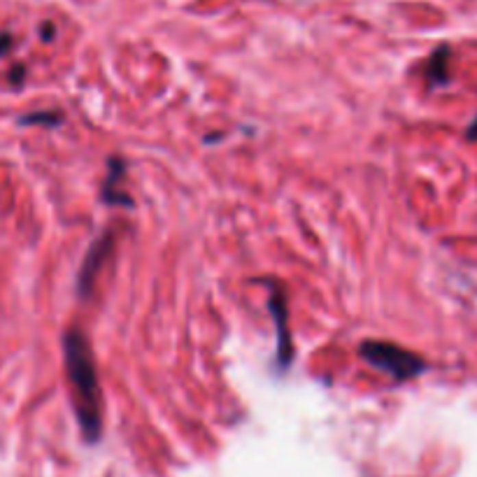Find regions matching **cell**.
Here are the masks:
<instances>
[{
    "label": "cell",
    "mask_w": 477,
    "mask_h": 477,
    "mask_svg": "<svg viewBox=\"0 0 477 477\" xmlns=\"http://www.w3.org/2000/svg\"><path fill=\"white\" fill-rule=\"evenodd\" d=\"M63 358L73 387V405L80 428L89 443H96L103 431V396L91 345L80 328H68V333L63 335Z\"/></svg>",
    "instance_id": "obj_1"
},
{
    "label": "cell",
    "mask_w": 477,
    "mask_h": 477,
    "mask_svg": "<svg viewBox=\"0 0 477 477\" xmlns=\"http://www.w3.org/2000/svg\"><path fill=\"white\" fill-rule=\"evenodd\" d=\"M358 354H361L366 363L382 370V373L391 375L396 382L417 378L426 368L421 356L412 354V352L403 350V347L393 343H382V340H366V343H361Z\"/></svg>",
    "instance_id": "obj_2"
},
{
    "label": "cell",
    "mask_w": 477,
    "mask_h": 477,
    "mask_svg": "<svg viewBox=\"0 0 477 477\" xmlns=\"http://www.w3.org/2000/svg\"><path fill=\"white\" fill-rule=\"evenodd\" d=\"M110 247H112L110 235H103V238L96 240V243L91 245L89 254H86L84 263H82V268H80V278H77V293H80V296H86V291L91 289L100 266H103L105 258L110 256Z\"/></svg>",
    "instance_id": "obj_3"
},
{
    "label": "cell",
    "mask_w": 477,
    "mask_h": 477,
    "mask_svg": "<svg viewBox=\"0 0 477 477\" xmlns=\"http://www.w3.org/2000/svg\"><path fill=\"white\" fill-rule=\"evenodd\" d=\"M270 310H273L275 323H280V361L282 368L289 366L291 361V350H289V333H286V308H284V296L282 291L273 286V296H270Z\"/></svg>",
    "instance_id": "obj_4"
},
{
    "label": "cell",
    "mask_w": 477,
    "mask_h": 477,
    "mask_svg": "<svg viewBox=\"0 0 477 477\" xmlns=\"http://www.w3.org/2000/svg\"><path fill=\"white\" fill-rule=\"evenodd\" d=\"M450 58H452V49L447 45H440L431 54V58H428L426 80L431 86H443L450 82Z\"/></svg>",
    "instance_id": "obj_5"
},
{
    "label": "cell",
    "mask_w": 477,
    "mask_h": 477,
    "mask_svg": "<svg viewBox=\"0 0 477 477\" xmlns=\"http://www.w3.org/2000/svg\"><path fill=\"white\" fill-rule=\"evenodd\" d=\"M61 117L51 114V112H35V114L21 117V123H58Z\"/></svg>",
    "instance_id": "obj_6"
},
{
    "label": "cell",
    "mask_w": 477,
    "mask_h": 477,
    "mask_svg": "<svg viewBox=\"0 0 477 477\" xmlns=\"http://www.w3.org/2000/svg\"><path fill=\"white\" fill-rule=\"evenodd\" d=\"M12 47V35L10 33H0V56H5Z\"/></svg>",
    "instance_id": "obj_7"
},
{
    "label": "cell",
    "mask_w": 477,
    "mask_h": 477,
    "mask_svg": "<svg viewBox=\"0 0 477 477\" xmlns=\"http://www.w3.org/2000/svg\"><path fill=\"white\" fill-rule=\"evenodd\" d=\"M54 33H56V31H54V26H51L49 21L42 23V28H40V38H42L45 42H49V40L54 38Z\"/></svg>",
    "instance_id": "obj_8"
},
{
    "label": "cell",
    "mask_w": 477,
    "mask_h": 477,
    "mask_svg": "<svg viewBox=\"0 0 477 477\" xmlns=\"http://www.w3.org/2000/svg\"><path fill=\"white\" fill-rule=\"evenodd\" d=\"M12 82H14V84H21V80H23V66H14L12 68Z\"/></svg>",
    "instance_id": "obj_9"
},
{
    "label": "cell",
    "mask_w": 477,
    "mask_h": 477,
    "mask_svg": "<svg viewBox=\"0 0 477 477\" xmlns=\"http://www.w3.org/2000/svg\"><path fill=\"white\" fill-rule=\"evenodd\" d=\"M466 138L473 140V143H477V117H475L473 121H470V126H468V131H466Z\"/></svg>",
    "instance_id": "obj_10"
}]
</instances>
